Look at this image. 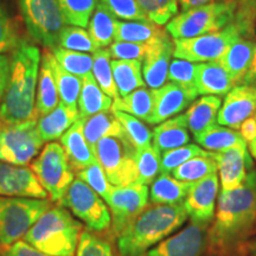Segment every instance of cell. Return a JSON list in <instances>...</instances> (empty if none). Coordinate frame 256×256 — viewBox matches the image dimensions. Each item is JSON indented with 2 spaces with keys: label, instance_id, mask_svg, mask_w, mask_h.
<instances>
[{
  "label": "cell",
  "instance_id": "1",
  "mask_svg": "<svg viewBox=\"0 0 256 256\" xmlns=\"http://www.w3.org/2000/svg\"><path fill=\"white\" fill-rule=\"evenodd\" d=\"M256 226V170H250L241 186L222 191L212 224L208 229V249L229 256L247 241Z\"/></svg>",
  "mask_w": 256,
  "mask_h": 256
},
{
  "label": "cell",
  "instance_id": "2",
  "mask_svg": "<svg viewBox=\"0 0 256 256\" xmlns=\"http://www.w3.org/2000/svg\"><path fill=\"white\" fill-rule=\"evenodd\" d=\"M40 66V49L22 40L10 57L8 81L0 101V119L4 122L37 120L36 87Z\"/></svg>",
  "mask_w": 256,
  "mask_h": 256
},
{
  "label": "cell",
  "instance_id": "3",
  "mask_svg": "<svg viewBox=\"0 0 256 256\" xmlns=\"http://www.w3.org/2000/svg\"><path fill=\"white\" fill-rule=\"evenodd\" d=\"M188 214L183 204L147 206L116 236L120 256H142L186 222Z\"/></svg>",
  "mask_w": 256,
  "mask_h": 256
},
{
  "label": "cell",
  "instance_id": "4",
  "mask_svg": "<svg viewBox=\"0 0 256 256\" xmlns=\"http://www.w3.org/2000/svg\"><path fill=\"white\" fill-rule=\"evenodd\" d=\"M82 228V223L62 206H51L25 234L24 240L46 254L74 256Z\"/></svg>",
  "mask_w": 256,
  "mask_h": 256
},
{
  "label": "cell",
  "instance_id": "5",
  "mask_svg": "<svg viewBox=\"0 0 256 256\" xmlns=\"http://www.w3.org/2000/svg\"><path fill=\"white\" fill-rule=\"evenodd\" d=\"M235 14V2H211L177 14L166 25V32L174 40L200 37L223 30L232 23Z\"/></svg>",
  "mask_w": 256,
  "mask_h": 256
},
{
  "label": "cell",
  "instance_id": "6",
  "mask_svg": "<svg viewBox=\"0 0 256 256\" xmlns=\"http://www.w3.org/2000/svg\"><path fill=\"white\" fill-rule=\"evenodd\" d=\"M94 153L112 185L126 186L136 183V148L126 134L102 138Z\"/></svg>",
  "mask_w": 256,
  "mask_h": 256
},
{
  "label": "cell",
  "instance_id": "7",
  "mask_svg": "<svg viewBox=\"0 0 256 256\" xmlns=\"http://www.w3.org/2000/svg\"><path fill=\"white\" fill-rule=\"evenodd\" d=\"M50 208L48 200L0 196V244L10 246L24 238Z\"/></svg>",
  "mask_w": 256,
  "mask_h": 256
},
{
  "label": "cell",
  "instance_id": "8",
  "mask_svg": "<svg viewBox=\"0 0 256 256\" xmlns=\"http://www.w3.org/2000/svg\"><path fill=\"white\" fill-rule=\"evenodd\" d=\"M31 170L48 196L55 203H60L74 182V170L63 146L50 142L32 162Z\"/></svg>",
  "mask_w": 256,
  "mask_h": 256
},
{
  "label": "cell",
  "instance_id": "9",
  "mask_svg": "<svg viewBox=\"0 0 256 256\" xmlns=\"http://www.w3.org/2000/svg\"><path fill=\"white\" fill-rule=\"evenodd\" d=\"M19 6L31 36L49 49L58 46L66 22L57 0H19Z\"/></svg>",
  "mask_w": 256,
  "mask_h": 256
},
{
  "label": "cell",
  "instance_id": "10",
  "mask_svg": "<svg viewBox=\"0 0 256 256\" xmlns=\"http://www.w3.org/2000/svg\"><path fill=\"white\" fill-rule=\"evenodd\" d=\"M240 34L254 36L234 20L220 31L200 37L174 40V56L178 60H185L192 63L216 62Z\"/></svg>",
  "mask_w": 256,
  "mask_h": 256
},
{
  "label": "cell",
  "instance_id": "11",
  "mask_svg": "<svg viewBox=\"0 0 256 256\" xmlns=\"http://www.w3.org/2000/svg\"><path fill=\"white\" fill-rule=\"evenodd\" d=\"M37 120L18 124L0 122V162L26 166L43 146Z\"/></svg>",
  "mask_w": 256,
  "mask_h": 256
},
{
  "label": "cell",
  "instance_id": "12",
  "mask_svg": "<svg viewBox=\"0 0 256 256\" xmlns=\"http://www.w3.org/2000/svg\"><path fill=\"white\" fill-rule=\"evenodd\" d=\"M60 206L68 208L90 232H102L110 229V209L102 198L81 179H74Z\"/></svg>",
  "mask_w": 256,
  "mask_h": 256
},
{
  "label": "cell",
  "instance_id": "13",
  "mask_svg": "<svg viewBox=\"0 0 256 256\" xmlns=\"http://www.w3.org/2000/svg\"><path fill=\"white\" fill-rule=\"evenodd\" d=\"M150 188L145 184L133 183L114 186L107 204L112 211V234L118 236L130 222L148 206Z\"/></svg>",
  "mask_w": 256,
  "mask_h": 256
},
{
  "label": "cell",
  "instance_id": "14",
  "mask_svg": "<svg viewBox=\"0 0 256 256\" xmlns=\"http://www.w3.org/2000/svg\"><path fill=\"white\" fill-rule=\"evenodd\" d=\"M208 247V226L190 223L148 249L142 256H202Z\"/></svg>",
  "mask_w": 256,
  "mask_h": 256
},
{
  "label": "cell",
  "instance_id": "15",
  "mask_svg": "<svg viewBox=\"0 0 256 256\" xmlns=\"http://www.w3.org/2000/svg\"><path fill=\"white\" fill-rule=\"evenodd\" d=\"M174 40L166 30H162L147 43L142 63L144 81L151 89H158L168 81L170 60L174 55Z\"/></svg>",
  "mask_w": 256,
  "mask_h": 256
},
{
  "label": "cell",
  "instance_id": "16",
  "mask_svg": "<svg viewBox=\"0 0 256 256\" xmlns=\"http://www.w3.org/2000/svg\"><path fill=\"white\" fill-rule=\"evenodd\" d=\"M220 182L217 174L192 183L183 206L192 223L209 226L215 217Z\"/></svg>",
  "mask_w": 256,
  "mask_h": 256
},
{
  "label": "cell",
  "instance_id": "17",
  "mask_svg": "<svg viewBox=\"0 0 256 256\" xmlns=\"http://www.w3.org/2000/svg\"><path fill=\"white\" fill-rule=\"evenodd\" d=\"M0 196L46 200L48 192L30 168L0 162Z\"/></svg>",
  "mask_w": 256,
  "mask_h": 256
},
{
  "label": "cell",
  "instance_id": "18",
  "mask_svg": "<svg viewBox=\"0 0 256 256\" xmlns=\"http://www.w3.org/2000/svg\"><path fill=\"white\" fill-rule=\"evenodd\" d=\"M256 114V88L235 86L228 94L217 116V124L238 130L241 124Z\"/></svg>",
  "mask_w": 256,
  "mask_h": 256
},
{
  "label": "cell",
  "instance_id": "19",
  "mask_svg": "<svg viewBox=\"0 0 256 256\" xmlns=\"http://www.w3.org/2000/svg\"><path fill=\"white\" fill-rule=\"evenodd\" d=\"M152 96L153 110L146 122L158 124L182 113L192 101L196 100L198 94L168 82L158 89H152Z\"/></svg>",
  "mask_w": 256,
  "mask_h": 256
},
{
  "label": "cell",
  "instance_id": "20",
  "mask_svg": "<svg viewBox=\"0 0 256 256\" xmlns=\"http://www.w3.org/2000/svg\"><path fill=\"white\" fill-rule=\"evenodd\" d=\"M220 171L222 191H232L241 186L252 164L249 158L247 145L232 147L222 152H212Z\"/></svg>",
  "mask_w": 256,
  "mask_h": 256
},
{
  "label": "cell",
  "instance_id": "21",
  "mask_svg": "<svg viewBox=\"0 0 256 256\" xmlns=\"http://www.w3.org/2000/svg\"><path fill=\"white\" fill-rule=\"evenodd\" d=\"M254 51L255 40L246 34H240L216 62L229 74L234 84L242 86L246 74L250 66Z\"/></svg>",
  "mask_w": 256,
  "mask_h": 256
},
{
  "label": "cell",
  "instance_id": "22",
  "mask_svg": "<svg viewBox=\"0 0 256 256\" xmlns=\"http://www.w3.org/2000/svg\"><path fill=\"white\" fill-rule=\"evenodd\" d=\"M60 145L74 171H82L98 162L94 151L83 133V120L78 119L60 136Z\"/></svg>",
  "mask_w": 256,
  "mask_h": 256
},
{
  "label": "cell",
  "instance_id": "23",
  "mask_svg": "<svg viewBox=\"0 0 256 256\" xmlns=\"http://www.w3.org/2000/svg\"><path fill=\"white\" fill-rule=\"evenodd\" d=\"M58 98L56 75L52 68V54L51 51H46L42 57L40 74H38L36 98L37 115L43 116L50 113L58 104Z\"/></svg>",
  "mask_w": 256,
  "mask_h": 256
},
{
  "label": "cell",
  "instance_id": "24",
  "mask_svg": "<svg viewBox=\"0 0 256 256\" xmlns=\"http://www.w3.org/2000/svg\"><path fill=\"white\" fill-rule=\"evenodd\" d=\"M235 87L232 78L217 62L197 63L196 89L198 95L223 96Z\"/></svg>",
  "mask_w": 256,
  "mask_h": 256
},
{
  "label": "cell",
  "instance_id": "25",
  "mask_svg": "<svg viewBox=\"0 0 256 256\" xmlns=\"http://www.w3.org/2000/svg\"><path fill=\"white\" fill-rule=\"evenodd\" d=\"M78 119V108H70L60 101L56 108L37 121L38 133L44 142H54L62 136Z\"/></svg>",
  "mask_w": 256,
  "mask_h": 256
},
{
  "label": "cell",
  "instance_id": "26",
  "mask_svg": "<svg viewBox=\"0 0 256 256\" xmlns=\"http://www.w3.org/2000/svg\"><path fill=\"white\" fill-rule=\"evenodd\" d=\"M152 138L153 146L162 153L188 145L190 142V134L185 115H176L174 118L159 124L153 130Z\"/></svg>",
  "mask_w": 256,
  "mask_h": 256
},
{
  "label": "cell",
  "instance_id": "27",
  "mask_svg": "<svg viewBox=\"0 0 256 256\" xmlns=\"http://www.w3.org/2000/svg\"><path fill=\"white\" fill-rule=\"evenodd\" d=\"M222 98L215 95H204L190 104L185 113L188 128L194 136L217 124Z\"/></svg>",
  "mask_w": 256,
  "mask_h": 256
},
{
  "label": "cell",
  "instance_id": "28",
  "mask_svg": "<svg viewBox=\"0 0 256 256\" xmlns=\"http://www.w3.org/2000/svg\"><path fill=\"white\" fill-rule=\"evenodd\" d=\"M192 183L176 179L170 174H160L152 182L150 188V198L153 204L178 206L183 204Z\"/></svg>",
  "mask_w": 256,
  "mask_h": 256
},
{
  "label": "cell",
  "instance_id": "29",
  "mask_svg": "<svg viewBox=\"0 0 256 256\" xmlns=\"http://www.w3.org/2000/svg\"><path fill=\"white\" fill-rule=\"evenodd\" d=\"M112 104L113 98L102 92L95 81L92 72L82 78L81 92L78 101L80 119H87L101 112L110 110Z\"/></svg>",
  "mask_w": 256,
  "mask_h": 256
},
{
  "label": "cell",
  "instance_id": "30",
  "mask_svg": "<svg viewBox=\"0 0 256 256\" xmlns=\"http://www.w3.org/2000/svg\"><path fill=\"white\" fill-rule=\"evenodd\" d=\"M194 136L198 145L209 152H222L232 147L247 145L238 130L220 124H212Z\"/></svg>",
  "mask_w": 256,
  "mask_h": 256
},
{
  "label": "cell",
  "instance_id": "31",
  "mask_svg": "<svg viewBox=\"0 0 256 256\" xmlns=\"http://www.w3.org/2000/svg\"><path fill=\"white\" fill-rule=\"evenodd\" d=\"M110 66L119 98H124L136 89L145 87L142 60H114L110 62Z\"/></svg>",
  "mask_w": 256,
  "mask_h": 256
},
{
  "label": "cell",
  "instance_id": "32",
  "mask_svg": "<svg viewBox=\"0 0 256 256\" xmlns=\"http://www.w3.org/2000/svg\"><path fill=\"white\" fill-rule=\"evenodd\" d=\"M83 120V133L86 139L94 151L96 144L102 138L124 134V130L113 110H106L98 113Z\"/></svg>",
  "mask_w": 256,
  "mask_h": 256
},
{
  "label": "cell",
  "instance_id": "33",
  "mask_svg": "<svg viewBox=\"0 0 256 256\" xmlns=\"http://www.w3.org/2000/svg\"><path fill=\"white\" fill-rule=\"evenodd\" d=\"M115 19L113 14L101 4L96 5L94 14L88 24V32L96 49H104L110 46L115 36Z\"/></svg>",
  "mask_w": 256,
  "mask_h": 256
},
{
  "label": "cell",
  "instance_id": "34",
  "mask_svg": "<svg viewBox=\"0 0 256 256\" xmlns=\"http://www.w3.org/2000/svg\"><path fill=\"white\" fill-rule=\"evenodd\" d=\"M112 110H119L147 121L153 110L152 90L142 87L136 89L124 98L113 101Z\"/></svg>",
  "mask_w": 256,
  "mask_h": 256
},
{
  "label": "cell",
  "instance_id": "35",
  "mask_svg": "<svg viewBox=\"0 0 256 256\" xmlns=\"http://www.w3.org/2000/svg\"><path fill=\"white\" fill-rule=\"evenodd\" d=\"M148 20H115V42L148 43L162 31Z\"/></svg>",
  "mask_w": 256,
  "mask_h": 256
},
{
  "label": "cell",
  "instance_id": "36",
  "mask_svg": "<svg viewBox=\"0 0 256 256\" xmlns=\"http://www.w3.org/2000/svg\"><path fill=\"white\" fill-rule=\"evenodd\" d=\"M217 171H218L217 162L214 159L212 152H210L208 156H194L185 162L184 164L179 165L172 171V176L178 180L194 183L208 176L217 174Z\"/></svg>",
  "mask_w": 256,
  "mask_h": 256
},
{
  "label": "cell",
  "instance_id": "37",
  "mask_svg": "<svg viewBox=\"0 0 256 256\" xmlns=\"http://www.w3.org/2000/svg\"><path fill=\"white\" fill-rule=\"evenodd\" d=\"M92 75L98 87L104 94H107L113 100L119 98L116 86L113 78L110 66V54L107 49H98L92 54Z\"/></svg>",
  "mask_w": 256,
  "mask_h": 256
},
{
  "label": "cell",
  "instance_id": "38",
  "mask_svg": "<svg viewBox=\"0 0 256 256\" xmlns=\"http://www.w3.org/2000/svg\"><path fill=\"white\" fill-rule=\"evenodd\" d=\"M50 50L60 66L72 75L82 78L92 72V55L64 49L58 46Z\"/></svg>",
  "mask_w": 256,
  "mask_h": 256
},
{
  "label": "cell",
  "instance_id": "39",
  "mask_svg": "<svg viewBox=\"0 0 256 256\" xmlns=\"http://www.w3.org/2000/svg\"><path fill=\"white\" fill-rule=\"evenodd\" d=\"M52 54V52H51ZM52 68L56 75L57 88L60 102L70 108H78V101L82 87V78L64 70L52 55Z\"/></svg>",
  "mask_w": 256,
  "mask_h": 256
},
{
  "label": "cell",
  "instance_id": "40",
  "mask_svg": "<svg viewBox=\"0 0 256 256\" xmlns=\"http://www.w3.org/2000/svg\"><path fill=\"white\" fill-rule=\"evenodd\" d=\"M160 160L162 152L154 146L150 145L144 148L136 150V183L148 185L160 174Z\"/></svg>",
  "mask_w": 256,
  "mask_h": 256
},
{
  "label": "cell",
  "instance_id": "41",
  "mask_svg": "<svg viewBox=\"0 0 256 256\" xmlns=\"http://www.w3.org/2000/svg\"><path fill=\"white\" fill-rule=\"evenodd\" d=\"M66 24L86 28L94 14L98 0H57Z\"/></svg>",
  "mask_w": 256,
  "mask_h": 256
},
{
  "label": "cell",
  "instance_id": "42",
  "mask_svg": "<svg viewBox=\"0 0 256 256\" xmlns=\"http://www.w3.org/2000/svg\"><path fill=\"white\" fill-rule=\"evenodd\" d=\"M113 112L116 119L121 124V126H122L126 136L130 139V142L133 144V146L136 150L151 145L153 133L142 121H140L138 118L133 116V115L124 113V112Z\"/></svg>",
  "mask_w": 256,
  "mask_h": 256
},
{
  "label": "cell",
  "instance_id": "43",
  "mask_svg": "<svg viewBox=\"0 0 256 256\" xmlns=\"http://www.w3.org/2000/svg\"><path fill=\"white\" fill-rule=\"evenodd\" d=\"M209 153V151L202 148L196 144H188V145L180 146L178 148L162 152V160H160V174H172L174 168L184 164L188 160L194 158V156H208Z\"/></svg>",
  "mask_w": 256,
  "mask_h": 256
},
{
  "label": "cell",
  "instance_id": "44",
  "mask_svg": "<svg viewBox=\"0 0 256 256\" xmlns=\"http://www.w3.org/2000/svg\"><path fill=\"white\" fill-rule=\"evenodd\" d=\"M150 22L164 25L178 14V0H138Z\"/></svg>",
  "mask_w": 256,
  "mask_h": 256
},
{
  "label": "cell",
  "instance_id": "45",
  "mask_svg": "<svg viewBox=\"0 0 256 256\" xmlns=\"http://www.w3.org/2000/svg\"><path fill=\"white\" fill-rule=\"evenodd\" d=\"M196 66L197 63L176 58L170 63L168 81L180 86L186 90L198 94L196 89Z\"/></svg>",
  "mask_w": 256,
  "mask_h": 256
},
{
  "label": "cell",
  "instance_id": "46",
  "mask_svg": "<svg viewBox=\"0 0 256 256\" xmlns=\"http://www.w3.org/2000/svg\"><path fill=\"white\" fill-rule=\"evenodd\" d=\"M58 46L64 49L78 51V52H92L94 54L96 48L92 43L89 32L84 28L78 26H66L60 32Z\"/></svg>",
  "mask_w": 256,
  "mask_h": 256
},
{
  "label": "cell",
  "instance_id": "47",
  "mask_svg": "<svg viewBox=\"0 0 256 256\" xmlns=\"http://www.w3.org/2000/svg\"><path fill=\"white\" fill-rule=\"evenodd\" d=\"M78 178L88 184L102 200L108 202L113 191L114 185H112L106 176L104 168H101L100 162H96L89 168L78 172Z\"/></svg>",
  "mask_w": 256,
  "mask_h": 256
},
{
  "label": "cell",
  "instance_id": "48",
  "mask_svg": "<svg viewBox=\"0 0 256 256\" xmlns=\"http://www.w3.org/2000/svg\"><path fill=\"white\" fill-rule=\"evenodd\" d=\"M100 2L113 14L115 19L148 20L138 0H100Z\"/></svg>",
  "mask_w": 256,
  "mask_h": 256
},
{
  "label": "cell",
  "instance_id": "49",
  "mask_svg": "<svg viewBox=\"0 0 256 256\" xmlns=\"http://www.w3.org/2000/svg\"><path fill=\"white\" fill-rule=\"evenodd\" d=\"M76 256H114V252L107 240L95 235L90 230H82Z\"/></svg>",
  "mask_w": 256,
  "mask_h": 256
},
{
  "label": "cell",
  "instance_id": "50",
  "mask_svg": "<svg viewBox=\"0 0 256 256\" xmlns=\"http://www.w3.org/2000/svg\"><path fill=\"white\" fill-rule=\"evenodd\" d=\"M22 40L8 11L0 2V54L12 52Z\"/></svg>",
  "mask_w": 256,
  "mask_h": 256
},
{
  "label": "cell",
  "instance_id": "51",
  "mask_svg": "<svg viewBox=\"0 0 256 256\" xmlns=\"http://www.w3.org/2000/svg\"><path fill=\"white\" fill-rule=\"evenodd\" d=\"M110 57L115 60H142L147 50V43H130L115 42L110 46Z\"/></svg>",
  "mask_w": 256,
  "mask_h": 256
},
{
  "label": "cell",
  "instance_id": "52",
  "mask_svg": "<svg viewBox=\"0 0 256 256\" xmlns=\"http://www.w3.org/2000/svg\"><path fill=\"white\" fill-rule=\"evenodd\" d=\"M235 2L236 14L234 20L238 23L246 31L254 34L256 19V0H229Z\"/></svg>",
  "mask_w": 256,
  "mask_h": 256
},
{
  "label": "cell",
  "instance_id": "53",
  "mask_svg": "<svg viewBox=\"0 0 256 256\" xmlns=\"http://www.w3.org/2000/svg\"><path fill=\"white\" fill-rule=\"evenodd\" d=\"M0 256H52L38 250L25 241H17L10 246H0Z\"/></svg>",
  "mask_w": 256,
  "mask_h": 256
},
{
  "label": "cell",
  "instance_id": "54",
  "mask_svg": "<svg viewBox=\"0 0 256 256\" xmlns=\"http://www.w3.org/2000/svg\"><path fill=\"white\" fill-rule=\"evenodd\" d=\"M10 74V58L0 54V101L4 95Z\"/></svg>",
  "mask_w": 256,
  "mask_h": 256
},
{
  "label": "cell",
  "instance_id": "55",
  "mask_svg": "<svg viewBox=\"0 0 256 256\" xmlns=\"http://www.w3.org/2000/svg\"><path fill=\"white\" fill-rule=\"evenodd\" d=\"M240 133H241V136L243 139H244V142L249 144L250 142L254 140V138L256 136V120H255V116H252L247 119L241 124V127H240Z\"/></svg>",
  "mask_w": 256,
  "mask_h": 256
},
{
  "label": "cell",
  "instance_id": "56",
  "mask_svg": "<svg viewBox=\"0 0 256 256\" xmlns=\"http://www.w3.org/2000/svg\"><path fill=\"white\" fill-rule=\"evenodd\" d=\"M242 84L250 86V87L256 88V40H255V51L254 56H252L250 66H249L248 72L246 74L244 80H243Z\"/></svg>",
  "mask_w": 256,
  "mask_h": 256
},
{
  "label": "cell",
  "instance_id": "57",
  "mask_svg": "<svg viewBox=\"0 0 256 256\" xmlns=\"http://www.w3.org/2000/svg\"><path fill=\"white\" fill-rule=\"evenodd\" d=\"M215 2L216 0H178V4L180 5L183 11H188V10L200 8V6L211 4V2Z\"/></svg>",
  "mask_w": 256,
  "mask_h": 256
},
{
  "label": "cell",
  "instance_id": "58",
  "mask_svg": "<svg viewBox=\"0 0 256 256\" xmlns=\"http://www.w3.org/2000/svg\"><path fill=\"white\" fill-rule=\"evenodd\" d=\"M254 116H255V120H256V114L254 115ZM248 146H249V151H250L252 156H254L255 160H256V136L254 138V140H252V142L248 144Z\"/></svg>",
  "mask_w": 256,
  "mask_h": 256
},
{
  "label": "cell",
  "instance_id": "59",
  "mask_svg": "<svg viewBox=\"0 0 256 256\" xmlns=\"http://www.w3.org/2000/svg\"><path fill=\"white\" fill-rule=\"evenodd\" d=\"M249 252H250L252 256H256V240L249 243Z\"/></svg>",
  "mask_w": 256,
  "mask_h": 256
},
{
  "label": "cell",
  "instance_id": "60",
  "mask_svg": "<svg viewBox=\"0 0 256 256\" xmlns=\"http://www.w3.org/2000/svg\"><path fill=\"white\" fill-rule=\"evenodd\" d=\"M220 2H229V0H220Z\"/></svg>",
  "mask_w": 256,
  "mask_h": 256
},
{
  "label": "cell",
  "instance_id": "61",
  "mask_svg": "<svg viewBox=\"0 0 256 256\" xmlns=\"http://www.w3.org/2000/svg\"><path fill=\"white\" fill-rule=\"evenodd\" d=\"M0 246H2V244H0Z\"/></svg>",
  "mask_w": 256,
  "mask_h": 256
}]
</instances>
